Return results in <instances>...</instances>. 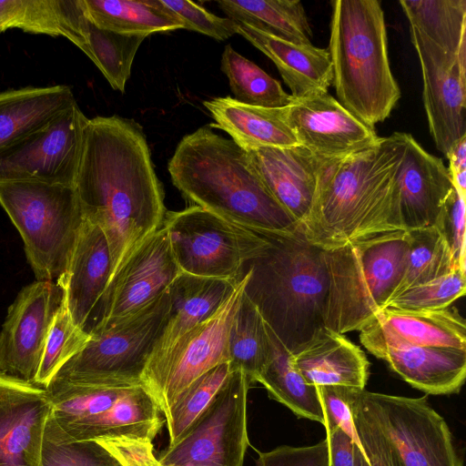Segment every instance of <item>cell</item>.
<instances>
[{"mask_svg": "<svg viewBox=\"0 0 466 466\" xmlns=\"http://www.w3.org/2000/svg\"><path fill=\"white\" fill-rule=\"evenodd\" d=\"M448 167L408 134L395 175L393 215L402 230L432 227L452 189Z\"/></svg>", "mask_w": 466, "mask_h": 466, "instance_id": "d6986e66", "label": "cell"}, {"mask_svg": "<svg viewBox=\"0 0 466 466\" xmlns=\"http://www.w3.org/2000/svg\"><path fill=\"white\" fill-rule=\"evenodd\" d=\"M247 280L248 274L242 273L231 294L213 315L146 366L141 386L151 395L164 417L194 380L216 366L229 362V333Z\"/></svg>", "mask_w": 466, "mask_h": 466, "instance_id": "7c38bea8", "label": "cell"}, {"mask_svg": "<svg viewBox=\"0 0 466 466\" xmlns=\"http://www.w3.org/2000/svg\"><path fill=\"white\" fill-rule=\"evenodd\" d=\"M258 466H329L327 440L303 447L282 445L258 452Z\"/></svg>", "mask_w": 466, "mask_h": 466, "instance_id": "bcb514c9", "label": "cell"}, {"mask_svg": "<svg viewBox=\"0 0 466 466\" xmlns=\"http://www.w3.org/2000/svg\"><path fill=\"white\" fill-rule=\"evenodd\" d=\"M181 274L162 226L131 253L113 277L101 300L91 335L147 307Z\"/></svg>", "mask_w": 466, "mask_h": 466, "instance_id": "2e32d148", "label": "cell"}, {"mask_svg": "<svg viewBox=\"0 0 466 466\" xmlns=\"http://www.w3.org/2000/svg\"><path fill=\"white\" fill-rule=\"evenodd\" d=\"M86 16L96 26L125 35L184 29L183 23L160 0H79Z\"/></svg>", "mask_w": 466, "mask_h": 466, "instance_id": "d6a6232c", "label": "cell"}, {"mask_svg": "<svg viewBox=\"0 0 466 466\" xmlns=\"http://www.w3.org/2000/svg\"><path fill=\"white\" fill-rule=\"evenodd\" d=\"M0 205L22 237L36 280L60 285L85 220L75 186L2 182Z\"/></svg>", "mask_w": 466, "mask_h": 466, "instance_id": "ba28073f", "label": "cell"}, {"mask_svg": "<svg viewBox=\"0 0 466 466\" xmlns=\"http://www.w3.org/2000/svg\"><path fill=\"white\" fill-rule=\"evenodd\" d=\"M352 416L370 466H462L446 420L427 396L362 390Z\"/></svg>", "mask_w": 466, "mask_h": 466, "instance_id": "8992f818", "label": "cell"}, {"mask_svg": "<svg viewBox=\"0 0 466 466\" xmlns=\"http://www.w3.org/2000/svg\"><path fill=\"white\" fill-rule=\"evenodd\" d=\"M88 339L89 336L75 325L63 302L50 328L35 383L46 388L58 370Z\"/></svg>", "mask_w": 466, "mask_h": 466, "instance_id": "60d3db41", "label": "cell"}, {"mask_svg": "<svg viewBox=\"0 0 466 466\" xmlns=\"http://www.w3.org/2000/svg\"><path fill=\"white\" fill-rule=\"evenodd\" d=\"M267 324L257 307L243 295L229 333V364L240 370L251 383L267 364L270 355Z\"/></svg>", "mask_w": 466, "mask_h": 466, "instance_id": "836d02e7", "label": "cell"}, {"mask_svg": "<svg viewBox=\"0 0 466 466\" xmlns=\"http://www.w3.org/2000/svg\"><path fill=\"white\" fill-rule=\"evenodd\" d=\"M76 104L65 85L24 87L0 93V149L46 124Z\"/></svg>", "mask_w": 466, "mask_h": 466, "instance_id": "f1b7e54d", "label": "cell"}, {"mask_svg": "<svg viewBox=\"0 0 466 466\" xmlns=\"http://www.w3.org/2000/svg\"><path fill=\"white\" fill-rule=\"evenodd\" d=\"M182 273L238 281L244 265L269 244L268 238L199 206L167 212L163 223Z\"/></svg>", "mask_w": 466, "mask_h": 466, "instance_id": "8fae6325", "label": "cell"}, {"mask_svg": "<svg viewBox=\"0 0 466 466\" xmlns=\"http://www.w3.org/2000/svg\"><path fill=\"white\" fill-rule=\"evenodd\" d=\"M182 23L184 29L193 30L217 40H226L238 34V24L220 17L188 0H160Z\"/></svg>", "mask_w": 466, "mask_h": 466, "instance_id": "ee69618b", "label": "cell"}, {"mask_svg": "<svg viewBox=\"0 0 466 466\" xmlns=\"http://www.w3.org/2000/svg\"><path fill=\"white\" fill-rule=\"evenodd\" d=\"M361 344L375 357L390 349L435 346L466 351V323L456 308L433 311L382 309L360 330Z\"/></svg>", "mask_w": 466, "mask_h": 466, "instance_id": "44dd1931", "label": "cell"}, {"mask_svg": "<svg viewBox=\"0 0 466 466\" xmlns=\"http://www.w3.org/2000/svg\"><path fill=\"white\" fill-rule=\"evenodd\" d=\"M331 6L328 51L337 100L374 128L400 97L390 66L384 12L378 0H334Z\"/></svg>", "mask_w": 466, "mask_h": 466, "instance_id": "5b68a950", "label": "cell"}, {"mask_svg": "<svg viewBox=\"0 0 466 466\" xmlns=\"http://www.w3.org/2000/svg\"><path fill=\"white\" fill-rule=\"evenodd\" d=\"M407 233L409 251L405 270L392 299L410 288L454 270L450 249L435 227L410 230Z\"/></svg>", "mask_w": 466, "mask_h": 466, "instance_id": "74e56055", "label": "cell"}, {"mask_svg": "<svg viewBox=\"0 0 466 466\" xmlns=\"http://www.w3.org/2000/svg\"><path fill=\"white\" fill-rule=\"evenodd\" d=\"M269 359L256 379L270 399L283 404L297 417L324 425L325 419L317 388L309 384L292 362L290 352L267 325Z\"/></svg>", "mask_w": 466, "mask_h": 466, "instance_id": "4dcf8cb0", "label": "cell"}, {"mask_svg": "<svg viewBox=\"0 0 466 466\" xmlns=\"http://www.w3.org/2000/svg\"><path fill=\"white\" fill-rule=\"evenodd\" d=\"M203 105L215 120V126L246 151L299 145L286 120L285 107L247 105L231 96L215 97L204 101Z\"/></svg>", "mask_w": 466, "mask_h": 466, "instance_id": "484cf974", "label": "cell"}, {"mask_svg": "<svg viewBox=\"0 0 466 466\" xmlns=\"http://www.w3.org/2000/svg\"><path fill=\"white\" fill-rule=\"evenodd\" d=\"M292 362L315 387L342 386L365 390L370 363L364 352L342 334L324 326L292 353Z\"/></svg>", "mask_w": 466, "mask_h": 466, "instance_id": "cb8c5ba5", "label": "cell"}, {"mask_svg": "<svg viewBox=\"0 0 466 466\" xmlns=\"http://www.w3.org/2000/svg\"><path fill=\"white\" fill-rule=\"evenodd\" d=\"M465 289V271L454 269L447 275L401 292L390 299L385 308L404 311L441 310L462 297Z\"/></svg>", "mask_w": 466, "mask_h": 466, "instance_id": "b9f144b4", "label": "cell"}, {"mask_svg": "<svg viewBox=\"0 0 466 466\" xmlns=\"http://www.w3.org/2000/svg\"><path fill=\"white\" fill-rule=\"evenodd\" d=\"M38 466H120L96 441L70 438L50 413L45 427Z\"/></svg>", "mask_w": 466, "mask_h": 466, "instance_id": "ab89813d", "label": "cell"}, {"mask_svg": "<svg viewBox=\"0 0 466 466\" xmlns=\"http://www.w3.org/2000/svg\"><path fill=\"white\" fill-rule=\"evenodd\" d=\"M46 389L52 416L76 441L120 436L153 441L165 422L141 385L104 387L51 380Z\"/></svg>", "mask_w": 466, "mask_h": 466, "instance_id": "30bf717a", "label": "cell"}, {"mask_svg": "<svg viewBox=\"0 0 466 466\" xmlns=\"http://www.w3.org/2000/svg\"><path fill=\"white\" fill-rule=\"evenodd\" d=\"M167 169L195 205L262 235L294 236L299 223L275 198L248 153L205 126L177 144Z\"/></svg>", "mask_w": 466, "mask_h": 466, "instance_id": "3957f363", "label": "cell"}, {"mask_svg": "<svg viewBox=\"0 0 466 466\" xmlns=\"http://www.w3.org/2000/svg\"><path fill=\"white\" fill-rule=\"evenodd\" d=\"M50 413L46 388L0 374V466H38Z\"/></svg>", "mask_w": 466, "mask_h": 466, "instance_id": "ffe728a7", "label": "cell"}, {"mask_svg": "<svg viewBox=\"0 0 466 466\" xmlns=\"http://www.w3.org/2000/svg\"><path fill=\"white\" fill-rule=\"evenodd\" d=\"M329 466H362L367 461L357 443L340 429L326 433Z\"/></svg>", "mask_w": 466, "mask_h": 466, "instance_id": "c3c4849f", "label": "cell"}, {"mask_svg": "<svg viewBox=\"0 0 466 466\" xmlns=\"http://www.w3.org/2000/svg\"><path fill=\"white\" fill-rule=\"evenodd\" d=\"M232 371L229 362L219 364L201 375L180 393L165 416L168 445L177 442L206 410Z\"/></svg>", "mask_w": 466, "mask_h": 466, "instance_id": "f35d334b", "label": "cell"}, {"mask_svg": "<svg viewBox=\"0 0 466 466\" xmlns=\"http://www.w3.org/2000/svg\"><path fill=\"white\" fill-rule=\"evenodd\" d=\"M316 388L324 413L326 433L340 429L357 443L363 452L352 416L353 404L360 390L342 386Z\"/></svg>", "mask_w": 466, "mask_h": 466, "instance_id": "f6af8a7d", "label": "cell"}, {"mask_svg": "<svg viewBox=\"0 0 466 466\" xmlns=\"http://www.w3.org/2000/svg\"><path fill=\"white\" fill-rule=\"evenodd\" d=\"M238 34L275 64L292 98L328 92L332 85V66L327 48L292 43L244 24H238Z\"/></svg>", "mask_w": 466, "mask_h": 466, "instance_id": "d4e9b609", "label": "cell"}, {"mask_svg": "<svg viewBox=\"0 0 466 466\" xmlns=\"http://www.w3.org/2000/svg\"><path fill=\"white\" fill-rule=\"evenodd\" d=\"M410 26L451 49L466 46V0H400Z\"/></svg>", "mask_w": 466, "mask_h": 466, "instance_id": "e575fe53", "label": "cell"}, {"mask_svg": "<svg viewBox=\"0 0 466 466\" xmlns=\"http://www.w3.org/2000/svg\"><path fill=\"white\" fill-rule=\"evenodd\" d=\"M64 290L55 282L25 286L8 309L0 331V374L36 384L46 342Z\"/></svg>", "mask_w": 466, "mask_h": 466, "instance_id": "e0dca14e", "label": "cell"}, {"mask_svg": "<svg viewBox=\"0 0 466 466\" xmlns=\"http://www.w3.org/2000/svg\"><path fill=\"white\" fill-rule=\"evenodd\" d=\"M75 188L84 218L106 238L112 280L167 214L142 127L117 116L88 119Z\"/></svg>", "mask_w": 466, "mask_h": 466, "instance_id": "6da1fadb", "label": "cell"}, {"mask_svg": "<svg viewBox=\"0 0 466 466\" xmlns=\"http://www.w3.org/2000/svg\"><path fill=\"white\" fill-rule=\"evenodd\" d=\"M168 289L129 318L91 335L52 380L78 385H141L147 363L169 318Z\"/></svg>", "mask_w": 466, "mask_h": 466, "instance_id": "9c48e42d", "label": "cell"}, {"mask_svg": "<svg viewBox=\"0 0 466 466\" xmlns=\"http://www.w3.org/2000/svg\"><path fill=\"white\" fill-rule=\"evenodd\" d=\"M228 17L284 40L311 44L312 31L299 0H218Z\"/></svg>", "mask_w": 466, "mask_h": 466, "instance_id": "1f68e13d", "label": "cell"}, {"mask_svg": "<svg viewBox=\"0 0 466 466\" xmlns=\"http://www.w3.org/2000/svg\"><path fill=\"white\" fill-rule=\"evenodd\" d=\"M285 116L299 146L319 159L343 157L380 138L325 91L292 98Z\"/></svg>", "mask_w": 466, "mask_h": 466, "instance_id": "ac0fdd59", "label": "cell"}, {"mask_svg": "<svg viewBox=\"0 0 466 466\" xmlns=\"http://www.w3.org/2000/svg\"><path fill=\"white\" fill-rule=\"evenodd\" d=\"M96 441L106 449L120 466H161L154 454L152 441L120 436Z\"/></svg>", "mask_w": 466, "mask_h": 466, "instance_id": "7dc6e473", "label": "cell"}, {"mask_svg": "<svg viewBox=\"0 0 466 466\" xmlns=\"http://www.w3.org/2000/svg\"><path fill=\"white\" fill-rule=\"evenodd\" d=\"M222 72L227 76L235 99L251 106L279 108L292 100L280 83L252 61L227 45L221 56Z\"/></svg>", "mask_w": 466, "mask_h": 466, "instance_id": "8d00e7d4", "label": "cell"}, {"mask_svg": "<svg viewBox=\"0 0 466 466\" xmlns=\"http://www.w3.org/2000/svg\"><path fill=\"white\" fill-rule=\"evenodd\" d=\"M379 359L411 387L430 395L458 393L466 377V351L435 346L390 349Z\"/></svg>", "mask_w": 466, "mask_h": 466, "instance_id": "4316f807", "label": "cell"}, {"mask_svg": "<svg viewBox=\"0 0 466 466\" xmlns=\"http://www.w3.org/2000/svg\"><path fill=\"white\" fill-rule=\"evenodd\" d=\"M446 157L450 162V175L466 170V137L457 141Z\"/></svg>", "mask_w": 466, "mask_h": 466, "instance_id": "681fc988", "label": "cell"}, {"mask_svg": "<svg viewBox=\"0 0 466 466\" xmlns=\"http://www.w3.org/2000/svg\"><path fill=\"white\" fill-rule=\"evenodd\" d=\"M362 466H370V464H369L368 461H366L363 463V465H362Z\"/></svg>", "mask_w": 466, "mask_h": 466, "instance_id": "f907efd6", "label": "cell"}, {"mask_svg": "<svg viewBox=\"0 0 466 466\" xmlns=\"http://www.w3.org/2000/svg\"><path fill=\"white\" fill-rule=\"evenodd\" d=\"M406 230L389 231L324 250L328 293L323 326L360 330L392 299L405 270Z\"/></svg>", "mask_w": 466, "mask_h": 466, "instance_id": "52a82bcc", "label": "cell"}, {"mask_svg": "<svg viewBox=\"0 0 466 466\" xmlns=\"http://www.w3.org/2000/svg\"><path fill=\"white\" fill-rule=\"evenodd\" d=\"M433 227L450 249L453 268L465 271V197L454 187L442 203Z\"/></svg>", "mask_w": 466, "mask_h": 466, "instance_id": "7bdbcfd3", "label": "cell"}, {"mask_svg": "<svg viewBox=\"0 0 466 466\" xmlns=\"http://www.w3.org/2000/svg\"><path fill=\"white\" fill-rule=\"evenodd\" d=\"M79 0H0V32L19 28L34 34L64 36L86 51Z\"/></svg>", "mask_w": 466, "mask_h": 466, "instance_id": "f546056e", "label": "cell"}, {"mask_svg": "<svg viewBox=\"0 0 466 466\" xmlns=\"http://www.w3.org/2000/svg\"><path fill=\"white\" fill-rule=\"evenodd\" d=\"M407 136L394 132L363 150L320 159L314 201L299 228L306 240L329 250L402 230L393 215V187Z\"/></svg>", "mask_w": 466, "mask_h": 466, "instance_id": "7a4b0ae2", "label": "cell"}, {"mask_svg": "<svg viewBox=\"0 0 466 466\" xmlns=\"http://www.w3.org/2000/svg\"><path fill=\"white\" fill-rule=\"evenodd\" d=\"M419 57L423 105L436 147L448 155L466 137V47L441 46L410 26Z\"/></svg>", "mask_w": 466, "mask_h": 466, "instance_id": "9a60e30c", "label": "cell"}, {"mask_svg": "<svg viewBox=\"0 0 466 466\" xmlns=\"http://www.w3.org/2000/svg\"><path fill=\"white\" fill-rule=\"evenodd\" d=\"M264 236L268 246L244 265V294L293 353L323 326L328 293L324 250L306 240L300 231L294 236Z\"/></svg>", "mask_w": 466, "mask_h": 466, "instance_id": "277c9868", "label": "cell"}, {"mask_svg": "<svg viewBox=\"0 0 466 466\" xmlns=\"http://www.w3.org/2000/svg\"><path fill=\"white\" fill-rule=\"evenodd\" d=\"M251 382L232 371L206 410L159 455L161 466H243L249 444L247 397Z\"/></svg>", "mask_w": 466, "mask_h": 466, "instance_id": "4fadbf2b", "label": "cell"}, {"mask_svg": "<svg viewBox=\"0 0 466 466\" xmlns=\"http://www.w3.org/2000/svg\"><path fill=\"white\" fill-rule=\"evenodd\" d=\"M86 55L98 67L110 86L124 92L135 56L147 35H125L96 26L85 15L82 26Z\"/></svg>", "mask_w": 466, "mask_h": 466, "instance_id": "d590c367", "label": "cell"}, {"mask_svg": "<svg viewBox=\"0 0 466 466\" xmlns=\"http://www.w3.org/2000/svg\"><path fill=\"white\" fill-rule=\"evenodd\" d=\"M112 260L106 238L84 220L66 274L59 285L75 325L89 337L111 280Z\"/></svg>", "mask_w": 466, "mask_h": 466, "instance_id": "7402d4cb", "label": "cell"}, {"mask_svg": "<svg viewBox=\"0 0 466 466\" xmlns=\"http://www.w3.org/2000/svg\"><path fill=\"white\" fill-rule=\"evenodd\" d=\"M238 281L182 273L168 288L169 318L147 365L163 355L174 342L213 315Z\"/></svg>", "mask_w": 466, "mask_h": 466, "instance_id": "83f0119b", "label": "cell"}, {"mask_svg": "<svg viewBox=\"0 0 466 466\" xmlns=\"http://www.w3.org/2000/svg\"><path fill=\"white\" fill-rule=\"evenodd\" d=\"M88 119L77 104L0 149V183L75 186Z\"/></svg>", "mask_w": 466, "mask_h": 466, "instance_id": "5bb4252c", "label": "cell"}, {"mask_svg": "<svg viewBox=\"0 0 466 466\" xmlns=\"http://www.w3.org/2000/svg\"><path fill=\"white\" fill-rule=\"evenodd\" d=\"M247 152L268 190L300 228L314 201L320 159L299 145Z\"/></svg>", "mask_w": 466, "mask_h": 466, "instance_id": "603a6c76", "label": "cell"}]
</instances>
